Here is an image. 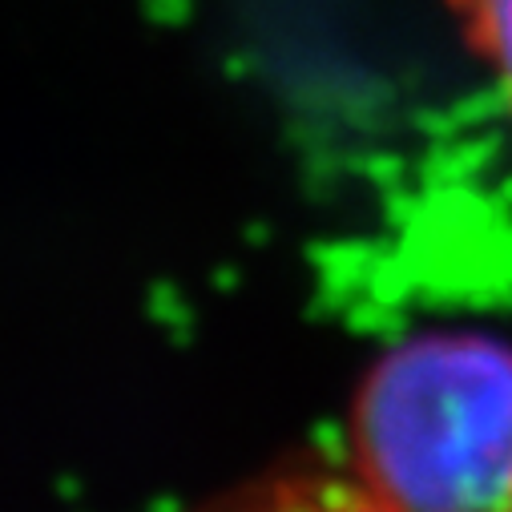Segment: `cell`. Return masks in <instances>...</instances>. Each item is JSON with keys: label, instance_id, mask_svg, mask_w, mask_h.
I'll list each match as a JSON object with an SVG mask.
<instances>
[{"label": "cell", "instance_id": "6da1fadb", "mask_svg": "<svg viewBox=\"0 0 512 512\" xmlns=\"http://www.w3.org/2000/svg\"><path fill=\"white\" fill-rule=\"evenodd\" d=\"M347 440L351 472L396 512H512V347L400 343L363 375Z\"/></svg>", "mask_w": 512, "mask_h": 512}, {"label": "cell", "instance_id": "7a4b0ae2", "mask_svg": "<svg viewBox=\"0 0 512 512\" xmlns=\"http://www.w3.org/2000/svg\"><path fill=\"white\" fill-rule=\"evenodd\" d=\"M198 512H396L355 472H287L230 492Z\"/></svg>", "mask_w": 512, "mask_h": 512}, {"label": "cell", "instance_id": "3957f363", "mask_svg": "<svg viewBox=\"0 0 512 512\" xmlns=\"http://www.w3.org/2000/svg\"><path fill=\"white\" fill-rule=\"evenodd\" d=\"M512 105V0H444Z\"/></svg>", "mask_w": 512, "mask_h": 512}]
</instances>
